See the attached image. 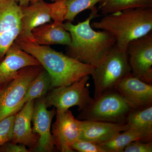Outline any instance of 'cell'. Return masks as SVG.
Instances as JSON below:
<instances>
[{"label":"cell","instance_id":"cell-22","mask_svg":"<svg viewBox=\"0 0 152 152\" xmlns=\"http://www.w3.org/2000/svg\"><path fill=\"white\" fill-rule=\"evenodd\" d=\"M102 0H66L67 13L65 20L72 22L79 13L85 10L91 11Z\"/></svg>","mask_w":152,"mask_h":152},{"label":"cell","instance_id":"cell-14","mask_svg":"<svg viewBox=\"0 0 152 152\" xmlns=\"http://www.w3.org/2000/svg\"><path fill=\"white\" fill-rule=\"evenodd\" d=\"M21 7L22 17L20 30L16 40L33 42V30L50 22V4L42 0L27 7Z\"/></svg>","mask_w":152,"mask_h":152},{"label":"cell","instance_id":"cell-29","mask_svg":"<svg viewBox=\"0 0 152 152\" xmlns=\"http://www.w3.org/2000/svg\"><path fill=\"white\" fill-rule=\"evenodd\" d=\"M52 1L55 2L56 1H58V0H51Z\"/></svg>","mask_w":152,"mask_h":152},{"label":"cell","instance_id":"cell-20","mask_svg":"<svg viewBox=\"0 0 152 152\" xmlns=\"http://www.w3.org/2000/svg\"><path fill=\"white\" fill-rule=\"evenodd\" d=\"M135 141L143 142L142 137L137 131L129 128L119 133L108 140L98 144L106 152H124L125 147Z\"/></svg>","mask_w":152,"mask_h":152},{"label":"cell","instance_id":"cell-1","mask_svg":"<svg viewBox=\"0 0 152 152\" xmlns=\"http://www.w3.org/2000/svg\"><path fill=\"white\" fill-rule=\"evenodd\" d=\"M98 9L91 11L84 21L74 25L68 21L64 24L70 33L71 42L67 46V55L94 67L97 66L116 45V40L112 33L105 31H95L90 22L99 16Z\"/></svg>","mask_w":152,"mask_h":152},{"label":"cell","instance_id":"cell-27","mask_svg":"<svg viewBox=\"0 0 152 152\" xmlns=\"http://www.w3.org/2000/svg\"><path fill=\"white\" fill-rule=\"evenodd\" d=\"M0 151L7 152H28L29 151L26 148L24 145H18L17 144L6 143L0 148Z\"/></svg>","mask_w":152,"mask_h":152},{"label":"cell","instance_id":"cell-2","mask_svg":"<svg viewBox=\"0 0 152 152\" xmlns=\"http://www.w3.org/2000/svg\"><path fill=\"white\" fill-rule=\"evenodd\" d=\"M15 42L22 50L34 57L48 72L51 78V88L69 86L94 72V66L57 51L49 46L18 40Z\"/></svg>","mask_w":152,"mask_h":152},{"label":"cell","instance_id":"cell-21","mask_svg":"<svg viewBox=\"0 0 152 152\" xmlns=\"http://www.w3.org/2000/svg\"><path fill=\"white\" fill-rule=\"evenodd\" d=\"M142 7H152V0H102L98 10L106 15L126 9Z\"/></svg>","mask_w":152,"mask_h":152},{"label":"cell","instance_id":"cell-6","mask_svg":"<svg viewBox=\"0 0 152 152\" xmlns=\"http://www.w3.org/2000/svg\"><path fill=\"white\" fill-rule=\"evenodd\" d=\"M43 69L41 65L23 68L12 80L0 87V121L18 113V107L30 83Z\"/></svg>","mask_w":152,"mask_h":152},{"label":"cell","instance_id":"cell-26","mask_svg":"<svg viewBox=\"0 0 152 152\" xmlns=\"http://www.w3.org/2000/svg\"><path fill=\"white\" fill-rule=\"evenodd\" d=\"M124 152H152V142L135 141L125 147Z\"/></svg>","mask_w":152,"mask_h":152},{"label":"cell","instance_id":"cell-19","mask_svg":"<svg viewBox=\"0 0 152 152\" xmlns=\"http://www.w3.org/2000/svg\"><path fill=\"white\" fill-rule=\"evenodd\" d=\"M51 83L50 75L43 68L30 83L24 96L18 107V112L27 102L44 96L51 88Z\"/></svg>","mask_w":152,"mask_h":152},{"label":"cell","instance_id":"cell-8","mask_svg":"<svg viewBox=\"0 0 152 152\" xmlns=\"http://www.w3.org/2000/svg\"><path fill=\"white\" fill-rule=\"evenodd\" d=\"M126 52L132 73L152 84V32L130 42Z\"/></svg>","mask_w":152,"mask_h":152},{"label":"cell","instance_id":"cell-16","mask_svg":"<svg viewBox=\"0 0 152 152\" xmlns=\"http://www.w3.org/2000/svg\"><path fill=\"white\" fill-rule=\"evenodd\" d=\"M129 129V126L126 123L81 121L80 139L99 144L107 141Z\"/></svg>","mask_w":152,"mask_h":152},{"label":"cell","instance_id":"cell-23","mask_svg":"<svg viewBox=\"0 0 152 152\" xmlns=\"http://www.w3.org/2000/svg\"><path fill=\"white\" fill-rule=\"evenodd\" d=\"M15 115L7 117L0 121V148L11 141L13 137Z\"/></svg>","mask_w":152,"mask_h":152},{"label":"cell","instance_id":"cell-25","mask_svg":"<svg viewBox=\"0 0 152 152\" xmlns=\"http://www.w3.org/2000/svg\"><path fill=\"white\" fill-rule=\"evenodd\" d=\"M72 148L80 152H106L99 144L81 139L74 143Z\"/></svg>","mask_w":152,"mask_h":152},{"label":"cell","instance_id":"cell-3","mask_svg":"<svg viewBox=\"0 0 152 152\" xmlns=\"http://www.w3.org/2000/svg\"><path fill=\"white\" fill-rule=\"evenodd\" d=\"M91 26L112 33L116 38L118 48L126 51L130 42L152 32V7L126 9L106 15Z\"/></svg>","mask_w":152,"mask_h":152},{"label":"cell","instance_id":"cell-5","mask_svg":"<svg viewBox=\"0 0 152 152\" xmlns=\"http://www.w3.org/2000/svg\"><path fill=\"white\" fill-rule=\"evenodd\" d=\"M131 109L116 90H113L94 99L92 102L80 111L78 119L81 121L126 123Z\"/></svg>","mask_w":152,"mask_h":152},{"label":"cell","instance_id":"cell-9","mask_svg":"<svg viewBox=\"0 0 152 152\" xmlns=\"http://www.w3.org/2000/svg\"><path fill=\"white\" fill-rule=\"evenodd\" d=\"M21 7L15 0H0V61L20 32Z\"/></svg>","mask_w":152,"mask_h":152},{"label":"cell","instance_id":"cell-11","mask_svg":"<svg viewBox=\"0 0 152 152\" xmlns=\"http://www.w3.org/2000/svg\"><path fill=\"white\" fill-rule=\"evenodd\" d=\"M45 97L39 98L34 103L32 121L34 126L33 133L39 135V139L34 150L36 151L50 152L55 149L53 137L51 132L52 120L56 113V110H47Z\"/></svg>","mask_w":152,"mask_h":152},{"label":"cell","instance_id":"cell-24","mask_svg":"<svg viewBox=\"0 0 152 152\" xmlns=\"http://www.w3.org/2000/svg\"><path fill=\"white\" fill-rule=\"evenodd\" d=\"M66 0H58L50 4V15L54 22L63 23L67 13Z\"/></svg>","mask_w":152,"mask_h":152},{"label":"cell","instance_id":"cell-4","mask_svg":"<svg viewBox=\"0 0 152 152\" xmlns=\"http://www.w3.org/2000/svg\"><path fill=\"white\" fill-rule=\"evenodd\" d=\"M130 72L127 53L120 50L115 45L91 75L95 86L94 99L115 90L118 83Z\"/></svg>","mask_w":152,"mask_h":152},{"label":"cell","instance_id":"cell-18","mask_svg":"<svg viewBox=\"0 0 152 152\" xmlns=\"http://www.w3.org/2000/svg\"><path fill=\"white\" fill-rule=\"evenodd\" d=\"M126 122L141 134L143 142H152V105L131 109Z\"/></svg>","mask_w":152,"mask_h":152},{"label":"cell","instance_id":"cell-17","mask_svg":"<svg viewBox=\"0 0 152 152\" xmlns=\"http://www.w3.org/2000/svg\"><path fill=\"white\" fill-rule=\"evenodd\" d=\"M32 35V42L40 45L68 46L71 42L70 34L64 28L62 23L54 22L41 25L33 30Z\"/></svg>","mask_w":152,"mask_h":152},{"label":"cell","instance_id":"cell-7","mask_svg":"<svg viewBox=\"0 0 152 152\" xmlns=\"http://www.w3.org/2000/svg\"><path fill=\"white\" fill-rule=\"evenodd\" d=\"M89 79V75H86L69 86L53 88L45 97L47 107L53 106L56 110L65 111L77 106L79 110H83L94 100L86 87Z\"/></svg>","mask_w":152,"mask_h":152},{"label":"cell","instance_id":"cell-12","mask_svg":"<svg viewBox=\"0 0 152 152\" xmlns=\"http://www.w3.org/2000/svg\"><path fill=\"white\" fill-rule=\"evenodd\" d=\"M115 90L132 109L152 105V84L142 81L131 72L120 80Z\"/></svg>","mask_w":152,"mask_h":152},{"label":"cell","instance_id":"cell-28","mask_svg":"<svg viewBox=\"0 0 152 152\" xmlns=\"http://www.w3.org/2000/svg\"><path fill=\"white\" fill-rule=\"evenodd\" d=\"M21 7H27L30 4L42 0H15Z\"/></svg>","mask_w":152,"mask_h":152},{"label":"cell","instance_id":"cell-10","mask_svg":"<svg viewBox=\"0 0 152 152\" xmlns=\"http://www.w3.org/2000/svg\"><path fill=\"white\" fill-rule=\"evenodd\" d=\"M81 121L74 117L69 110H56V121L53 125L52 133L55 145L60 151L73 152L72 145L80 139Z\"/></svg>","mask_w":152,"mask_h":152},{"label":"cell","instance_id":"cell-15","mask_svg":"<svg viewBox=\"0 0 152 152\" xmlns=\"http://www.w3.org/2000/svg\"><path fill=\"white\" fill-rule=\"evenodd\" d=\"M35 100L28 102L15 115L12 142L34 148L39 139L33 133L31 122Z\"/></svg>","mask_w":152,"mask_h":152},{"label":"cell","instance_id":"cell-13","mask_svg":"<svg viewBox=\"0 0 152 152\" xmlns=\"http://www.w3.org/2000/svg\"><path fill=\"white\" fill-rule=\"evenodd\" d=\"M39 65L40 64L34 57L22 50L15 42L0 63V87L12 80L21 69Z\"/></svg>","mask_w":152,"mask_h":152}]
</instances>
